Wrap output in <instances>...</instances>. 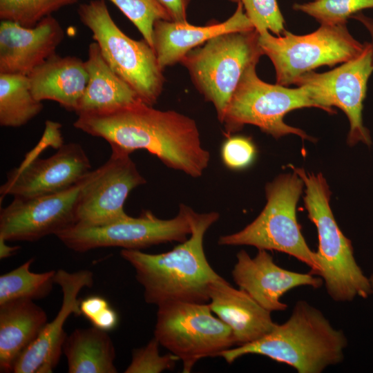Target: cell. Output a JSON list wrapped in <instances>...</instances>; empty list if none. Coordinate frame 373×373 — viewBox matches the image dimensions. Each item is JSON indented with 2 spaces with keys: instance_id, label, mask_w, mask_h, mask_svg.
I'll use <instances>...</instances> for the list:
<instances>
[{
  "instance_id": "44dd1931",
  "label": "cell",
  "mask_w": 373,
  "mask_h": 373,
  "mask_svg": "<svg viewBox=\"0 0 373 373\" xmlns=\"http://www.w3.org/2000/svg\"><path fill=\"white\" fill-rule=\"evenodd\" d=\"M30 90L39 101L52 100L69 111H77L88 82L85 61L56 53L28 75Z\"/></svg>"
},
{
  "instance_id": "7a4b0ae2",
  "label": "cell",
  "mask_w": 373,
  "mask_h": 373,
  "mask_svg": "<svg viewBox=\"0 0 373 373\" xmlns=\"http://www.w3.org/2000/svg\"><path fill=\"white\" fill-rule=\"evenodd\" d=\"M220 217L216 211L190 213L191 236L167 252L151 254L122 249L121 256L135 271L148 304L170 302L208 303L210 284L221 278L209 265L204 251L205 233Z\"/></svg>"
},
{
  "instance_id": "cb8c5ba5",
  "label": "cell",
  "mask_w": 373,
  "mask_h": 373,
  "mask_svg": "<svg viewBox=\"0 0 373 373\" xmlns=\"http://www.w3.org/2000/svg\"><path fill=\"white\" fill-rule=\"evenodd\" d=\"M64 353L70 373H116L115 350L107 332L94 326L66 336Z\"/></svg>"
},
{
  "instance_id": "484cf974",
  "label": "cell",
  "mask_w": 373,
  "mask_h": 373,
  "mask_svg": "<svg viewBox=\"0 0 373 373\" xmlns=\"http://www.w3.org/2000/svg\"><path fill=\"white\" fill-rule=\"evenodd\" d=\"M33 258L0 276V304L17 300H38L47 296L55 284L56 271H30Z\"/></svg>"
},
{
  "instance_id": "ffe728a7",
  "label": "cell",
  "mask_w": 373,
  "mask_h": 373,
  "mask_svg": "<svg viewBox=\"0 0 373 373\" xmlns=\"http://www.w3.org/2000/svg\"><path fill=\"white\" fill-rule=\"evenodd\" d=\"M241 3H237L234 13L226 21L204 26L188 22L159 20L155 23L153 48L162 70L180 62L193 48L222 33L254 29ZM255 29V28H254Z\"/></svg>"
},
{
  "instance_id": "6da1fadb",
  "label": "cell",
  "mask_w": 373,
  "mask_h": 373,
  "mask_svg": "<svg viewBox=\"0 0 373 373\" xmlns=\"http://www.w3.org/2000/svg\"><path fill=\"white\" fill-rule=\"evenodd\" d=\"M75 128L129 153L144 149L164 164L193 178L202 175L210 153L202 146L195 122L143 102L111 111L77 115Z\"/></svg>"
},
{
  "instance_id": "7402d4cb",
  "label": "cell",
  "mask_w": 373,
  "mask_h": 373,
  "mask_svg": "<svg viewBox=\"0 0 373 373\" xmlns=\"http://www.w3.org/2000/svg\"><path fill=\"white\" fill-rule=\"evenodd\" d=\"M48 322L45 311L32 300L0 304V370L13 372L15 362Z\"/></svg>"
},
{
  "instance_id": "7c38bea8",
  "label": "cell",
  "mask_w": 373,
  "mask_h": 373,
  "mask_svg": "<svg viewBox=\"0 0 373 373\" xmlns=\"http://www.w3.org/2000/svg\"><path fill=\"white\" fill-rule=\"evenodd\" d=\"M191 210L180 204L178 215L171 219H160L145 211L139 217L128 216L104 226L75 224L56 236L68 249L77 252L110 247L140 250L162 243L182 242L191 233Z\"/></svg>"
},
{
  "instance_id": "3957f363",
  "label": "cell",
  "mask_w": 373,
  "mask_h": 373,
  "mask_svg": "<svg viewBox=\"0 0 373 373\" xmlns=\"http://www.w3.org/2000/svg\"><path fill=\"white\" fill-rule=\"evenodd\" d=\"M347 340L321 311L305 300L295 304L291 316L262 338L219 355L231 364L247 354H259L294 367L298 373H321L341 363Z\"/></svg>"
},
{
  "instance_id": "83f0119b",
  "label": "cell",
  "mask_w": 373,
  "mask_h": 373,
  "mask_svg": "<svg viewBox=\"0 0 373 373\" xmlns=\"http://www.w3.org/2000/svg\"><path fill=\"white\" fill-rule=\"evenodd\" d=\"M373 8V0H314L294 3L293 9L314 17L321 25L347 23V20L361 10Z\"/></svg>"
},
{
  "instance_id": "836d02e7",
  "label": "cell",
  "mask_w": 373,
  "mask_h": 373,
  "mask_svg": "<svg viewBox=\"0 0 373 373\" xmlns=\"http://www.w3.org/2000/svg\"><path fill=\"white\" fill-rule=\"evenodd\" d=\"M169 13L172 21L186 23V11L190 0H158Z\"/></svg>"
},
{
  "instance_id": "e0dca14e",
  "label": "cell",
  "mask_w": 373,
  "mask_h": 373,
  "mask_svg": "<svg viewBox=\"0 0 373 373\" xmlns=\"http://www.w3.org/2000/svg\"><path fill=\"white\" fill-rule=\"evenodd\" d=\"M236 258L231 271L233 280L239 288L271 312L287 309V305L280 298L290 289L300 286L319 288L323 283L321 277L311 273H298L279 267L265 249H258L254 258L242 249Z\"/></svg>"
},
{
  "instance_id": "ba28073f",
  "label": "cell",
  "mask_w": 373,
  "mask_h": 373,
  "mask_svg": "<svg viewBox=\"0 0 373 373\" xmlns=\"http://www.w3.org/2000/svg\"><path fill=\"white\" fill-rule=\"evenodd\" d=\"M346 24L321 25L303 35L286 30L277 37L267 30L259 33V46L274 66L276 84H294L298 77L319 66H332L358 56L365 44L352 37Z\"/></svg>"
},
{
  "instance_id": "d4e9b609",
  "label": "cell",
  "mask_w": 373,
  "mask_h": 373,
  "mask_svg": "<svg viewBox=\"0 0 373 373\" xmlns=\"http://www.w3.org/2000/svg\"><path fill=\"white\" fill-rule=\"evenodd\" d=\"M32 95L27 75L0 73V125L19 127L43 109Z\"/></svg>"
},
{
  "instance_id": "8992f818",
  "label": "cell",
  "mask_w": 373,
  "mask_h": 373,
  "mask_svg": "<svg viewBox=\"0 0 373 373\" xmlns=\"http://www.w3.org/2000/svg\"><path fill=\"white\" fill-rule=\"evenodd\" d=\"M256 29L218 35L190 50L181 60L222 122L228 104L246 69L263 55Z\"/></svg>"
},
{
  "instance_id": "e575fe53",
  "label": "cell",
  "mask_w": 373,
  "mask_h": 373,
  "mask_svg": "<svg viewBox=\"0 0 373 373\" xmlns=\"http://www.w3.org/2000/svg\"><path fill=\"white\" fill-rule=\"evenodd\" d=\"M93 326L108 332L113 329L118 323L117 312L110 306L91 322Z\"/></svg>"
},
{
  "instance_id": "d6986e66",
  "label": "cell",
  "mask_w": 373,
  "mask_h": 373,
  "mask_svg": "<svg viewBox=\"0 0 373 373\" xmlns=\"http://www.w3.org/2000/svg\"><path fill=\"white\" fill-rule=\"evenodd\" d=\"M209 298L211 312L231 329L236 345L252 343L277 325L271 318V312L245 290L233 287L222 277L210 284Z\"/></svg>"
},
{
  "instance_id": "5bb4252c",
  "label": "cell",
  "mask_w": 373,
  "mask_h": 373,
  "mask_svg": "<svg viewBox=\"0 0 373 373\" xmlns=\"http://www.w3.org/2000/svg\"><path fill=\"white\" fill-rule=\"evenodd\" d=\"M85 178L58 193L14 198L1 210L0 236L7 241L33 242L50 234L56 236L76 224L78 200Z\"/></svg>"
},
{
  "instance_id": "5b68a950",
  "label": "cell",
  "mask_w": 373,
  "mask_h": 373,
  "mask_svg": "<svg viewBox=\"0 0 373 373\" xmlns=\"http://www.w3.org/2000/svg\"><path fill=\"white\" fill-rule=\"evenodd\" d=\"M304 182L294 171L278 175L267 184V203L250 224L242 230L219 238L220 245H249L291 256L319 275L316 252L308 247L296 218V205Z\"/></svg>"
},
{
  "instance_id": "ac0fdd59",
  "label": "cell",
  "mask_w": 373,
  "mask_h": 373,
  "mask_svg": "<svg viewBox=\"0 0 373 373\" xmlns=\"http://www.w3.org/2000/svg\"><path fill=\"white\" fill-rule=\"evenodd\" d=\"M64 35L59 22L52 15L33 27L1 20L0 73L28 75L55 53Z\"/></svg>"
},
{
  "instance_id": "4fadbf2b",
  "label": "cell",
  "mask_w": 373,
  "mask_h": 373,
  "mask_svg": "<svg viewBox=\"0 0 373 373\" xmlns=\"http://www.w3.org/2000/svg\"><path fill=\"white\" fill-rule=\"evenodd\" d=\"M111 151L109 159L84 180L78 200L77 225L100 227L128 217L124 205L128 194L146 182L131 153L115 146Z\"/></svg>"
},
{
  "instance_id": "8d00e7d4",
  "label": "cell",
  "mask_w": 373,
  "mask_h": 373,
  "mask_svg": "<svg viewBox=\"0 0 373 373\" xmlns=\"http://www.w3.org/2000/svg\"><path fill=\"white\" fill-rule=\"evenodd\" d=\"M6 240L0 236V258L4 259L15 254L19 246H10L6 244Z\"/></svg>"
},
{
  "instance_id": "d6a6232c",
  "label": "cell",
  "mask_w": 373,
  "mask_h": 373,
  "mask_svg": "<svg viewBox=\"0 0 373 373\" xmlns=\"http://www.w3.org/2000/svg\"><path fill=\"white\" fill-rule=\"evenodd\" d=\"M110 307L108 302L103 297L91 296L80 300L81 315L90 322L100 315L106 308Z\"/></svg>"
},
{
  "instance_id": "f1b7e54d",
  "label": "cell",
  "mask_w": 373,
  "mask_h": 373,
  "mask_svg": "<svg viewBox=\"0 0 373 373\" xmlns=\"http://www.w3.org/2000/svg\"><path fill=\"white\" fill-rule=\"evenodd\" d=\"M134 24L153 48L155 23L159 20L172 21L168 11L158 0H109Z\"/></svg>"
},
{
  "instance_id": "603a6c76",
  "label": "cell",
  "mask_w": 373,
  "mask_h": 373,
  "mask_svg": "<svg viewBox=\"0 0 373 373\" xmlns=\"http://www.w3.org/2000/svg\"><path fill=\"white\" fill-rule=\"evenodd\" d=\"M88 82L77 115L115 111L142 102L137 93L108 66L96 41L90 44L85 61Z\"/></svg>"
},
{
  "instance_id": "277c9868",
  "label": "cell",
  "mask_w": 373,
  "mask_h": 373,
  "mask_svg": "<svg viewBox=\"0 0 373 373\" xmlns=\"http://www.w3.org/2000/svg\"><path fill=\"white\" fill-rule=\"evenodd\" d=\"M305 186L304 202L308 218L316 225L318 248L316 252L328 295L335 301L347 302L373 294L370 278L357 264L352 242L340 229L329 206L331 191L321 173H306L290 166Z\"/></svg>"
},
{
  "instance_id": "9a60e30c",
  "label": "cell",
  "mask_w": 373,
  "mask_h": 373,
  "mask_svg": "<svg viewBox=\"0 0 373 373\" xmlns=\"http://www.w3.org/2000/svg\"><path fill=\"white\" fill-rule=\"evenodd\" d=\"M91 165L83 147L68 143L48 158L28 159L10 171L1 186V198H29L68 189L83 180L91 171Z\"/></svg>"
},
{
  "instance_id": "4dcf8cb0",
  "label": "cell",
  "mask_w": 373,
  "mask_h": 373,
  "mask_svg": "<svg viewBox=\"0 0 373 373\" xmlns=\"http://www.w3.org/2000/svg\"><path fill=\"white\" fill-rule=\"evenodd\" d=\"M159 345L160 343L153 337L146 345L134 349L131 362L124 372L160 373L173 369L179 358L172 353L160 355Z\"/></svg>"
},
{
  "instance_id": "4316f807",
  "label": "cell",
  "mask_w": 373,
  "mask_h": 373,
  "mask_svg": "<svg viewBox=\"0 0 373 373\" xmlns=\"http://www.w3.org/2000/svg\"><path fill=\"white\" fill-rule=\"evenodd\" d=\"M79 0H0V19L33 27L61 8Z\"/></svg>"
},
{
  "instance_id": "2e32d148",
  "label": "cell",
  "mask_w": 373,
  "mask_h": 373,
  "mask_svg": "<svg viewBox=\"0 0 373 373\" xmlns=\"http://www.w3.org/2000/svg\"><path fill=\"white\" fill-rule=\"evenodd\" d=\"M54 281L60 286L63 298L55 318L47 322L37 337L22 352L13 367L15 373H51L59 363L66 338L64 325L70 314L81 315L80 300L77 298L84 287H91L93 274L89 270L68 272L56 271Z\"/></svg>"
},
{
  "instance_id": "30bf717a",
  "label": "cell",
  "mask_w": 373,
  "mask_h": 373,
  "mask_svg": "<svg viewBox=\"0 0 373 373\" xmlns=\"http://www.w3.org/2000/svg\"><path fill=\"white\" fill-rule=\"evenodd\" d=\"M157 307L154 337L182 361L184 373L199 360L219 356L236 345L231 329L213 315L208 303L178 301Z\"/></svg>"
},
{
  "instance_id": "9c48e42d",
  "label": "cell",
  "mask_w": 373,
  "mask_h": 373,
  "mask_svg": "<svg viewBox=\"0 0 373 373\" xmlns=\"http://www.w3.org/2000/svg\"><path fill=\"white\" fill-rule=\"evenodd\" d=\"M256 65L251 64L246 69L228 104L221 122L227 133L230 134L245 124H251L275 138L295 134L314 141L303 130L287 125L283 118L291 111L318 108L317 105L302 87L291 88L263 82L256 74Z\"/></svg>"
},
{
  "instance_id": "52a82bcc",
  "label": "cell",
  "mask_w": 373,
  "mask_h": 373,
  "mask_svg": "<svg viewBox=\"0 0 373 373\" xmlns=\"http://www.w3.org/2000/svg\"><path fill=\"white\" fill-rule=\"evenodd\" d=\"M81 22L93 33V39L111 69L125 81L142 101L153 106L164 86L163 70L153 48L145 40L128 37L111 17L105 0H91L77 9Z\"/></svg>"
},
{
  "instance_id": "d590c367",
  "label": "cell",
  "mask_w": 373,
  "mask_h": 373,
  "mask_svg": "<svg viewBox=\"0 0 373 373\" xmlns=\"http://www.w3.org/2000/svg\"><path fill=\"white\" fill-rule=\"evenodd\" d=\"M351 18L360 21L370 35L371 41L370 43L372 47L373 63V19L365 16L361 12L353 15Z\"/></svg>"
},
{
  "instance_id": "74e56055",
  "label": "cell",
  "mask_w": 373,
  "mask_h": 373,
  "mask_svg": "<svg viewBox=\"0 0 373 373\" xmlns=\"http://www.w3.org/2000/svg\"><path fill=\"white\" fill-rule=\"evenodd\" d=\"M370 281H371V283H372V287H373V272H372L371 276L370 277Z\"/></svg>"
},
{
  "instance_id": "1f68e13d",
  "label": "cell",
  "mask_w": 373,
  "mask_h": 373,
  "mask_svg": "<svg viewBox=\"0 0 373 373\" xmlns=\"http://www.w3.org/2000/svg\"><path fill=\"white\" fill-rule=\"evenodd\" d=\"M256 148L251 139L245 136H232L221 148L224 164L232 170H242L250 166L256 155Z\"/></svg>"
},
{
  "instance_id": "f546056e",
  "label": "cell",
  "mask_w": 373,
  "mask_h": 373,
  "mask_svg": "<svg viewBox=\"0 0 373 373\" xmlns=\"http://www.w3.org/2000/svg\"><path fill=\"white\" fill-rule=\"evenodd\" d=\"M241 3L254 28L261 33L270 30L277 36L285 30V19L277 0H229Z\"/></svg>"
},
{
  "instance_id": "8fae6325",
  "label": "cell",
  "mask_w": 373,
  "mask_h": 373,
  "mask_svg": "<svg viewBox=\"0 0 373 373\" xmlns=\"http://www.w3.org/2000/svg\"><path fill=\"white\" fill-rule=\"evenodd\" d=\"M362 52L329 71L318 73L314 70L298 77L295 84L302 87L318 108L333 114L332 106L341 109L348 118L350 128L347 142L371 145L369 130L362 117L367 81L373 72L372 52L370 42H364Z\"/></svg>"
}]
</instances>
